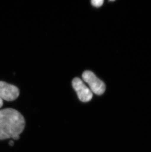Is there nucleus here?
Returning a JSON list of instances; mask_svg holds the SVG:
<instances>
[{
	"mask_svg": "<svg viewBox=\"0 0 151 152\" xmlns=\"http://www.w3.org/2000/svg\"><path fill=\"white\" fill-rule=\"evenodd\" d=\"M9 144L10 146H13V145H14V142H13V141H10Z\"/></svg>",
	"mask_w": 151,
	"mask_h": 152,
	"instance_id": "obj_7",
	"label": "nucleus"
},
{
	"mask_svg": "<svg viewBox=\"0 0 151 152\" xmlns=\"http://www.w3.org/2000/svg\"><path fill=\"white\" fill-rule=\"evenodd\" d=\"M25 126L24 118L18 111L12 108L0 110V140L20 135Z\"/></svg>",
	"mask_w": 151,
	"mask_h": 152,
	"instance_id": "obj_1",
	"label": "nucleus"
},
{
	"mask_svg": "<svg viewBox=\"0 0 151 152\" xmlns=\"http://www.w3.org/2000/svg\"><path fill=\"white\" fill-rule=\"evenodd\" d=\"M3 105V100L0 98V108L2 107Z\"/></svg>",
	"mask_w": 151,
	"mask_h": 152,
	"instance_id": "obj_6",
	"label": "nucleus"
},
{
	"mask_svg": "<svg viewBox=\"0 0 151 152\" xmlns=\"http://www.w3.org/2000/svg\"><path fill=\"white\" fill-rule=\"evenodd\" d=\"M82 77L90 87L91 92L97 95H101L106 90V85L104 83L99 79L92 72L86 70L83 72Z\"/></svg>",
	"mask_w": 151,
	"mask_h": 152,
	"instance_id": "obj_2",
	"label": "nucleus"
},
{
	"mask_svg": "<svg viewBox=\"0 0 151 152\" xmlns=\"http://www.w3.org/2000/svg\"><path fill=\"white\" fill-rule=\"evenodd\" d=\"M19 90L16 86L0 81V98L5 101H15L19 96Z\"/></svg>",
	"mask_w": 151,
	"mask_h": 152,
	"instance_id": "obj_4",
	"label": "nucleus"
},
{
	"mask_svg": "<svg viewBox=\"0 0 151 152\" xmlns=\"http://www.w3.org/2000/svg\"><path fill=\"white\" fill-rule=\"evenodd\" d=\"M91 4L96 7H99L103 5L104 1L103 0H92L91 1Z\"/></svg>",
	"mask_w": 151,
	"mask_h": 152,
	"instance_id": "obj_5",
	"label": "nucleus"
},
{
	"mask_svg": "<svg viewBox=\"0 0 151 152\" xmlns=\"http://www.w3.org/2000/svg\"><path fill=\"white\" fill-rule=\"evenodd\" d=\"M72 86L77 93L78 99L81 102H87L92 99V92L80 78H74L72 80Z\"/></svg>",
	"mask_w": 151,
	"mask_h": 152,
	"instance_id": "obj_3",
	"label": "nucleus"
}]
</instances>
